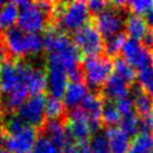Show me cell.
Listing matches in <instances>:
<instances>
[{
    "instance_id": "484cf974",
    "label": "cell",
    "mask_w": 153,
    "mask_h": 153,
    "mask_svg": "<svg viewBox=\"0 0 153 153\" xmlns=\"http://www.w3.org/2000/svg\"><path fill=\"white\" fill-rule=\"evenodd\" d=\"M126 33L121 32L118 35H115L110 38L104 39V50H105V55L109 57H116L118 56V54L121 53V49L126 42Z\"/></svg>"
},
{
    "instance_id": "44dd1931",
    "label": "cell",
    "mask_w": 153,
    "mask_h": 153,
    "mask_svg": "<svg viewBox=\"0 0 153 153\" xmlns=\"http://www.w3.org/2000/svg\"><path fill=\"white\" fill-rule=\"evenodd\" d=\"M124 29L126 36H129V38L135 41H141L149 27L142 16L128 13L124 23Z\"/></svg>"
},
{
    "instance_id": "6da1fadb",
    "label": "cell",
    "mask_w": 153,
    "mask_h": 153,
    "mask_svg": "<svg viewBox=\"0 0 153 153\" xmlns=\"http://www.w3.org/2000/svg\"><path fill=\"white\" fill-rule=\"evenodd\" d=\"M43 38L47 57L59 61L67 71L71 81L82 80L80 59L81 54L73 43L72 38H69L68 35L59 31L56 27H49Z\"/></svg>"
},
{
    "instance_id": "d590c367",
    "label": "cell",
    "mask_w": 153,
    "mask_h": 153,
    "mask_svg": "<svg viewBox=\"0 0 153 153\" xmlns=\"http://www.w3.org/2000/svg\"><path fill=\"white\" fill-rule=\"evenodd\" d=\"M7 59H8V54H7V50H6V47H5L2 33H0V63L6 61Z\"/></svg>"
},
{
    "instance_id": "4316f807",
    "label": "cell",
    "mask_w": 153,
    "mask_h": 153,
    "mask_svg": "<svg viewBox=\"0 0 153 153\" xmlns=\"http://www.w3.org/2000/svg\"><path fill=\"white\" fill-rule=\"evenodd\" d=\"M120 128L130 137L136 136L140 133V118L135 112L128 114L121 117Z\"/></svg>"
},
{
    "instance_id": "ffe728a7",
    "label": "cell",
    "mask_w": 153,
    "mask_h": 153,
    "mask_svg": "<svg viewBox=\"0 0 153 153\" xmlns=\"http://www.w3.org/2000/svg\"><path fill=\"white\" fill-rule=\"evenodd\" d=\"M130 97L134 103L135 114L139 117L146 116L153 112V98L146 93L140 86H135L130 88Z\"/></svg>"
},
{
    "instance_id": "d4e9b609",
    "label": "cell",
    "mask_w": 153,
    "mask_h": 153,
    "mask_svg": "<svg viewBox=\"0 0 153 153\" xmlns=\"http://www.w3.org/2000/svg\"><path fill=\"white\" fill-rule=\"evenodd\" d=\"M121 121V115L115 105V102L104 99L103 111H102V123H104L108 128L116 127Z\"/></svg>"
},
{
    "instance_id": "8d00e7d4",
    "label": "cell",
    "mask_w": 153,
    "mask_h": 153,
    "mask_svg": "<svg viewBox=\"0 0 153 153\" xmlns=\"http://www.w3.org/2000/svg\"><path fill=\"white\" fill-rule=\"evenodd\" d=\"M143 19L146 20V23H147L148 27L153 29V8H152L151 11H148V12L143 16Z\"/></svg>"
},
{
    "instance_id": "d6986e66",
    "label": "cell",
    "mask_w": 153,
    "mask_h": 153,
    "mask_svg": "<svg viewBox=\"0 0 153 153\" xmlns=\"http://www.w3.org/2000/svg\"><path fill=\"white\" fill-rule=\"evenodd\" d=\"M105 134L110 153H128L130 146V137L120 127L108 128L105 130Z\"/></svg>"
},
{
    "instance_id": "3957f363",
    "label": "cell",
    "mask_w": 153,
    "mask_h": 153,
    "mask_svg": "<svg viewBox=\"0 0 153 153\" xmlns=\"http://www.w3.org/2000/svg\"><path fill=\"white\" fill-rule=\"evenodd\" d=\"M19 13L17 26L25 32L39 33L50 25L53 18L54 4L48 1L32 2V1H16Z\"/></svg>"
},
{
    "instance_id": "f1b7e54d",
    "label": "cell",
    "mask_w": 153,
    "mask_h": 153,
    "mask_svg": "<svg viewBox=\"0 0 153 153\" xmlns=\"http://www.w3.org/2000/svg\"><path fill=\"white\" fill-rule=\"evenodd\" d=\"M65 105L61 99L48 97L45 99V117L47 120H60L65 115Z\"/></svg>"
},
{
    "instance_id": "2e32d148",
    "label": "cell",
    "mask_w": 153,
    "mask_h": 153,
    "mask_svg": "<svg viewBox=\"0 0 153 153\" xmlns=\"http://www.w3.org/2000/svg\"><path fill=\"white\" fill-rule=\"evenodd\" d=\"M42 134L48 136L54 143H56L60 148L65 149L66 145L69 142L71 137L67 131L66 121L60 120H47L44 126L39 129Z\"/></svg>"
},
{
    "instance_id": "9c48e42d",
    "label": "cell",
    "mask_w": 153,
    "mask_h": 153,
    "mask_svg": "<svg viewBox=\"0 0 153 153\" xmlns=\"http://www.w3.org/2000/svg\"><path fill=\"white\" fill-rule=\"evenodd\" d=\"M45 81L49 97L62 99L68 85V74L65 67L55 59L47 57L45 63Z\"/></svg>"
},
{
    "instance_id": "5bb4252c",
    "label": "cell",
    "mask_w": 153,
    "mask_h": 153,
    "mask_svg": "<svg viewBox=\"0 0 153 153\" xmlns=\"http://www.w3.org/2000/svg\"><path fill=\"white\" fill-rule=\"evenodd\" d=\"M23 85L31 96L43 94V91L47 87L45 69L38 63L24 61Z\"/></svg>"
},
{
    "instance_id": "277c9868",
    "label": "cell",
    "mask_w": 153,
    "mask_h": 153,
    "mask_svg": "<svg viewBox=\"0 0 153 153\" xmlns=\"http://www.w3.org/2000/svg\"><path fill=\"white\" fill-rule=\"evenodd\" d=\"M91 13L85 1H71L54 4L53 18L56 29L63 33L75 32L80 27L88 24Z\"/></svg>"
},
{
    "instance_id": "7c38bea8",
    "label": "cell",
    "mask_w": 153,
    "mask_h": 153,
    "mask_svg": "<svg viewBox=\"0 0 153 153\" xmlns=\"http://www.w3.org/2000/svg\"><path fill=\"white\" fill-rule=\"evenodd\" d=\"M37 140V130L27 124L5 135V149L8 153H31Z\"/></svg>"
},
{
    "instance_id": "ba28073f",
    "label": "cell",
    "mask_w": 153,
    "mask_h": 153,
    "mask_svg": "<svg viewBox=\"0 0 153 153\" xmlns=\"http://www.w3.org/2000/svg\"><path fill=\"white\" fill-rule=\"evenodd\" d=\"M45 99L43 94L29 96V98L17 109V115L30 127L41 129L45 121Z\"/></svg>"
},
{
    "instance_id": "836d02e7",
    "label": "cell",
    "mask_w": 153,
    "mask_h": 153,
    "mask_svg": "<svg viewBox=\"0 0 153 153\" xmlns=\"http://www.w3.org/2000/svg\"><path fill=\"white\" fill-rule=\"evenodd\" d=\"M86 4H87V8H88L90 13L93 14V16H97V14H99L100 12H103V11L109 6L110 2L102 1V0H91V1H88V2H86Z\"/></svg>"
},
{
    "instance_id": "8992f818",
    "label": "cell",
    "mask_w": 153,
    "mask_h": 153,
    "mask_svg": "<svg viewBox=\"0 0 153 153\" xmlns=\"http://www.w3.org/2000/svg\"><path fill=\"white\" fill-rule=\"evenodd\" d=\"M124 1H115L109 4V6L94 16V26L99 31L103 38H110L118 35L124 29L126 18L128 16Z\"/></svg>"
},
{
    "instance_id": "83f0119b",
    "label": "cell",
    "mask_w": 153,
    "mask_h": 153,
    "mask_svg": "<svg viewBox=\"0 0 153 153\" xmlns=\"http://www.w3.org/2000/svg\"><path fill=\"white\" fill-rule=\"evenodd\" d=\"M32 153H63V149L54 143L44 134H39L32 148Z\"/></svg>"
},
{
    "instance_id": "4dcf8cb0",
    "label": "cell",
    "mask_w": 153,
    "mask_h": 153,
    "mask_svg": "<svg viewBox=\"0 0 153 153\" xmlns=\"http://www.w3.org/2000/svg\"><path fill=\"white\" fill-rule=\"evenodd\" d=\"M90 142L91 153H110L108 148V140L106 134L103 130H98L94 134H92Z\"/></svg>"
},
{
    "instance_id": "52a82bcc",
    "label": "cell",
    "mask_w": 153,
    "mask_h": 153,
    "mask_svg": "<svg viewBox=\"0 0 153 153\" xmlns=\"http://www.w3.org/2000/svg\"><path fill=\"white\" fill-rule=\"evenodd\" d=\"M73 43L78 48L80 54H84L85 57L97 56L104 50V38L91 23L80 27L73 33Z\"/></svg>"
},
{
    "instance_id": "f546056e",
    "label": "cell",
    "mask_w": 153,
    "mask_h": 153,
    "mask_svg": "<svg viewBox=\"0 0 153 153\" xmlns=\"http://www.w3.org/2000/svg\"><path fill=\"white\" fill-rule=\"evenodd\" d=\"M136 80L139 86L153 98V66L139 71L136 74Z\"/></svg>"
},
{
    "instance_id": "7402d4cb",
    "label": "cell",
    "mask_w": 153,
    "mask_h": 153,
    "mask_svg": "<svg viewBox=\"0 0 153 153\" xmlns=\"http://www.w3.org/2000/svg\"><path fill=\"white\" fill-rule=\"evenodd\" d=\"M112 71L114 74H116L117 76H120L122 80H124L128 85H133L136 80V71L135 68L129 65L122 56H116L112 61Z\"/></svg>"
},
{
    "instance_id": "5b68a950",
    "label": "cell",
    "mask_w": 153,
    "mask_h": 153,
    "mask_svg": "<svg viewBox=\"0 0 153 153\" xmlns=\"http://www.w3.org/2000/svg\"><path fill=\"white\" fill-rule=\"evenodd\" d=\"M112 60L106 55L88 56L81 61V74L85 85L93 93H100L112 74Z\"/></svg>"
},
{
    "instance_id": "1f68e13d",
    "label": "cell",
    "mask_w": 153,
    "mask_h": 153,
    "mask_svg": "<svg viewBox=\"0 0 153 153\" xmlns=\"http://www.w3.org/2000/svg\"><path fill=\"white\" fill-rule=\"evenodd\" d=\"M126 7L130 13L141 16L146 14L148 11L153 8V0H134V1H127Z\"/></svg>"
},
{
    "instance_id": "4fadbf2b",
    "label": "cell",
    "mask_w": 153,
    "mask_h": 153,
    "mask_svg": "<svg viewBox=\"0 0 153 153\" xmlns=\"http://www.w3.org/2000/svg\"><path fill=\"white\" fill-rule=\"evenodd\" d=\"M66 127L69 137L73 141H87L92 134H94L92 126L80 108L67 111Z\"/></svg>"
},
{
    "instance_id": "7a4b0ae2",
    "label": "cell",
    "mask_w": 153,
    "mask_h": 153,
    "mask_svg": "<svg viewBox=\"0 0 153 153\" xmlns=\"http://www.w3.org/2000/svg\"><path fill=\"white\" fill-rule=\"evenodd\" d=\"M8 57L22 60L33 57L44 50V38L41 33L25 32L18 26H13L2 33Z\"/></svg>"
},
{
    "instance_id": "8fae6325",
    "label": "cell",
    "mask_w": 153,
    "mask_h": 153,
    "mask_svg": "<svg viewBox=\"0 0 153 153\" xmlns=\"http://www.w3.org/2000/svg\"><path fill=\"white\" fill-rule=\"evenodd\" d=\"M23 60L7 59L0 63V90L1 94H7L23 85ZM27 91V90H26Z\"/></svg>"
},
{
    "instance_id": "cb8c5ba5",
    "label": "cell",
    "mask_w": 153,
    "mask_h": 153,
    "mask_svg": "<svg viewBox=\"0 0 153 153\" xmlns=\"http://www.w3.org/2000/svg\"><path fill=\"white\" fill-rule=\"evenodd\" d=\"M128 153H153V134L139 133L130 142Z\"/></svg>"
},
{
    "instance_id": "30bf717a",
    "label": "cell",
    "mask_w": 153,
    "mask_h": 153,
    "mask_svg": "<svg viewBox=\"0 0 153 153\" xmlns=\"http://www.w3.org/2000/svg\"><path fill=\"white\" fill-rule=\"evenodd\" d=\"M121 56L131 65L135 71H142L153 66V51L147 49L140 41L127 38L121 49Z\"/></svg>"
},
{
    "instance_id": "74e56055",
    "label": "cell",
    "mask_w": 153,
    "mask_h": 153,
    "mask_svg": "<svg viewBox=\"0 0 153 153\" xmlns=\"http://www.w3.org/2000/svg\"><path fill=\"white\" fill-rule=\"evenodd\" d=\"M0 153H8V152L5 148H0Z\"/></svg>"
},
{
    "instance_id": "e0dca14e",
    "label": "cell",
    "mask_w": 153,
    "mask_h": 153,
    "mask_svg": "<svg viewBox=\"0 0 153 153\" xmlns=\"http://www.w3.org/2000/svg\"><path fill=\"white\" fill-rule=\"evenodd\" d=\"M88 94L87 86L82 80L79 81H69L66 88V92L63 94V105L67 111L74 110L79 108L85 99V97Z\"/></svg>"
},
{
    "instance_id": "f35d334b",
    "label": "cell",
    "mask_w": 153,
    "mask_h": 153,
    "mask_svg": "<svg viewBox=\"0 0 153 153\" xmlns=\"http://www.w3.org/2000/svg\"><path fill=\"white\" fill-rule=\"evenodd\" d=\"M4 5H5V2H4V1H1V0H0V8H1V7H2V6H4Z\"/></svg>"
},
{
    "instance_id": "e575fe53",
    "label": "cell",
    "mask_w": 153,
    "mask_h": 153,
    "mask_svg": "<svg viewBox=\"0 0 153 153\" xmlns=\"http://www.w3.org/2000/svg\"><path fill=\"white\" fill-rule=\"evenodd\" d=\"M4 122H5V115H4V111H2L1 108H0V148H2V146H4L5 135H6Z\"/></svg>"
},
{
    "instance_id": "ac0fdd59",
    "label": "cell",
    "mask_w": 153,
    "mask_h": 153,
    "mask_svg": "<svg viewBox=\"0 0 153 153\" xmlns=\"http://www.w3.org/2000/svg\"><path fill=\"white\" fill-rule=\"evenodd\" d=\"M129 86L130 85H128L124 80H122L120 76H117L116 74L112 73L110 75V78L108 79V81L105 82V85L103 86L100 94L104 99L117 100L122 97L129 96V93H130Z\"/></svg>"
},
{
    "instance_id": "d6a6232c",
    "label": "cell",
    "mask_w": 153,
    "mask_h": 153,
    "mask_svg": "<svg viewBox=\"0 0 153 153\" xmlns=\"http://www.w3.org/2000/svg\"><path fill=\"white\" fill-rule=\"evenodd\" d=\"M115 105H116L121 117L134 112V103H133V99L130 96H126V97H122V98L115 100Z\"/></svg>"
},
{
    "instance_id": "9a60e30c",
    "label": "cell",
    "mask_w": 153,
    "mask_h": 153,
    "mask_svg": "<svg viewBox=\"0 0 153 153\" xmlns=\"http://www.w3.org/2000/svg\"><path fill=\"white\" fill-rule=\"evenodd\" d=\"M103 103H104V98L102 97L100 93L88 92V94L85 97L81 105L79 106L84 111V114L87 116L94 133L100 129Z\"/></svg>"
},
{
    "instance_id": "603a6c76",
    "label": "cell",
    "mask_w": 153,
    "mask_h": 153,
    "mask_svg": "<svg viewBox=\"0 0 153 153\" xmlns=\"http://www.w3.org/2000/svg\"><path fill=\"white\" fill-rule=\"evenodd\" d=\"M18 13L19 10L16 2H5V5L0 8V33H4L8 29L13 27L14 23H17Z\"/></svg>"
}]
</instances>
